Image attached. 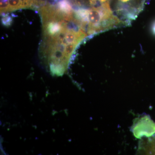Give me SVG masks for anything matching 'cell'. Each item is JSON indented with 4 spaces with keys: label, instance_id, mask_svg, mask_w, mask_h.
Instances as JSON below:
<instances>
[{
    "label": "cell",
    "instance_id": "obj_1",
    "mask_svg": "<svg viewBox=\"0 0 155 155\" xmlns=\"http://www.w3.org/2000/svg\"><path fill=\"white\" fill-rule=\"evenodd\" d=\"M38 11L42 26L40 56L51 74L62 75L88 35L67 0L43 4Z\"/></svg>",
    "mask_w": 155,
    "mask_h": 155
},
{
    "label": "cell",
    "instance_id": "obj_2",
    "mask_svg": "<svg viewBox=\"0 0 155 155\" xmlns=\"http://www.w3.org/2000/svg\"><path fill=\"white\" fill-rule=\"evenodd\" d=\"M90 36L129 25L147 0H67Z\"/></svg>",
    "mask_w": 155,
    "mask_h": 155
},
{
    "label": "cell",
    "instance_id": "obj_4",
    "mask_svg": "<svg viewBox=\"0 0 155 155\" xmlns=\"http://www.w3.org/2000/svg\"><path fill=\"white\" fill-rule=\"evenodd\" d=\"M55 1H57V0H55Z\"/></svg>",
    "mask_w": 155,
    "mask_h": 155
},
{
    "label": "cell",
    "instance_id": "obj_3",
    "mask_svg": "<svg viewBox=\"0 0 155 155\" xmlns=\"http://www.w3.org/2000/svg\"><path fill=\"white\" fill-rule=\"evenodd\" d=\"M43 4L39 0H1V14H8L22 9H33Z\"/></svg>",
    "mask_w": 155,
    "mask_h": 155
}]
</instances>
